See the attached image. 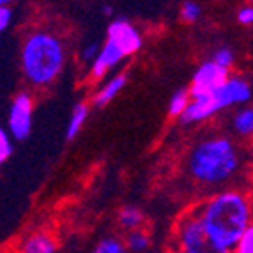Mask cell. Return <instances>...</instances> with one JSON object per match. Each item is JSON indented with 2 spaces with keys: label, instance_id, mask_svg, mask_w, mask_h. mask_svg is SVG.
<instances>
[{
  "label": "cell",
  "instance_id": "277c9868",
  "mask_svg": "<svg viewBox=\"0 0 253 253\" xmlns=\"http://www.w3.org/2000/svg\"><path fill=\"white\" fill-rule=\"evenodd\" d=\"M178 241L181 253H232V250L216 241L202 223L201 216H186L179 225Z\"/></svg>",
  "mask_w": 253,
  "mask_h": 253
},
{
  "label": "cell",
  "instance_id": "7402d4cb",
  "mask_svg": "<svg viewBox=\"0 0 253 253\" xmlns=\"http://www.w3.org/2000/svg\"><path fill=\"white\" fill-rule=\"evenodd\" d=\"M99 51H100L99 42H97V41H90V42H86L83 47H81V60L86 63H91L95 58H97Z\"/></svg>",
  "mask_w": 253,
  "mask_h": 253
},
{
  "label": "cell",
  "instance_id": "ac0fdd59",
  "mask_svg": "<svg viewBox=\"0 0 253 253\" xmlns=\"http://www.w3.org/2000/svg\"><path fill=\"white\" fill-rule=\"evenodd\" d=\"M232 253H253V223H250L248 229L243 232L239 241L232 248Z\"/></svg>",
  "mask_w": 253,
  "mask_h": 253
},
{
  "label": "cell",
  "instance_id": "2e32d148",
  "mask_svg": "<svg viewBox=\"0 0 253 253\" xmlns=\"http://www.w3.org/2000/svg\"><path fill=\"white\" fill-rule=\"evenodd\" d=\"M126 246L132 253H142L146 252L148 246H150V237L139 229L128 230V236H126Z\"/></svg>",
  "mask_w": 253,
  "mask_h": 253
},
{
  "label": "cell",
  "instance_id": "5b68a950",
  "mask_svg": "<svg viewBox=\"0 0 253 253\" xmlns=\"http://www.w3.org/2000/svg\"><path fill=\"white\" fill-rule=\"evenodd\" d=\"M229 79V69L221 67L216 62L210 60L204 62L201 67L195 71L194 78H192V84H190L188 91L192 99H201V97H208L211 95L218 86L225 83Z\"/></svg>",
  "mask_w": 253,
  "mask_h": 253
},
{
  "label": "cell",
  "instance_id": "ffe728a7",
  "mask_svg": "<svg viewBox=\"0 0 253 253\" xmlns=\"http://www.w3.org/2000/svg\"><path fill=\"white\" fill-rule=\"evenodd\" d=\"M12 155V142L9 134L0 126V166L7 162V158Z\"/></svg>",
  "mask_w": 253,
  "mask_h": 253
},
{
  "label": "cell",
  "instance_id": "6da1fadb",
  "mask_svg": "<svg viewBox=\"0 0 253 253\" xmlns=\"http://www.w3.org/2000/svg\"><path fill=\"white\" fill-rule=\"evenodd\" d=\"M199 216L216 241L232 250L252 223V206L243 192L223 190L206 202Z\"/></svg>",
  "mask_w": 253,
  "mask_h": 253
},
{
  "label": "cell",
  "instance_id": "8fae6325",
  "mask_svg": "<svg viewBox=\"0 0 253 253\" xmlns=\"http://www.w3.org/2000/svg\"><path fill=\"white\" fill-rule=\"evenodd\" d=\"M56 245L49 234L46 232H36L27 237L23 243V253H55Z\"/></svg>",
  "mask_w": 253,
  "mask_h": 253
},
{
  "label": "cell",
  "instance_id": "ba28073f",
  "mask_svg": "<svg viewBox=\"0 0 253 253\" xmlns=\"http://www.w3.org/2000/svg\"><path fill=\"white\" fill-rule=\"evenodd\" d=\"M113 42H116L126 56L134 55L141 49L142 46V37L137 32V28L132 23H128L126 20H115L111 21V25L107 27V37Z\"/></svg>",
  "mask_w": 253,
  "mask_h": 253
},
{
  "label": "cell",
  "instance_id": "4316f807",
  "mask_svg": "<svg viewBox=\"0 0 253 253\" xmlns=\"http://www.w3.org/2000/svg\"><path fill=\"white\" fill-rule=\"evenodd\" d=\"M2 5H5V4H4V0H0V7H2Z\"/></svg>",
  "mask_w": 253,
  "mask_h": 253
},
{
  "label": "cell",
  "instance_id": "7c38bea8",
  "mask_svg": "<svg viewBox=\"0 0 253 253\" xmlns=\"http://www.w3.org/2000/svg\"><path fill=\"white\" fill-rule=\"evenodd\" d=\"M88 115H90V107L86 106L84 102H79L74 106L71 113V118H69V123H67V132H65V137L69 141L78 137V134L83 130L84 123L88 120Z\"/></svg>",
  "mask_w": 253,
  "mask_h": 253
},
{
  "label": "cell",
  "instance_id": "9c48e42d",
  "mask_svg": "<svg viewBox=\"0 0 253 253\" xmlns=\"http://www.w3.org/2000/svg\"><path fill=\"white\" fill-rule=\"evenodd\" d=\"M123 58H126L125 51L118 46L116 42H113L111 39H106V42L100 46V51L97 55V58L90 63V76L93 79H100L111 71L115 69Z\"/></svg>",
  "mask_w": 253,
  "mask_h": 253
},
{
  "label": "cell",
  "instance_id": "e0dca14e",
  "mask_svg": "<svg viewBox=\"0 0 253 253\" xmlns=\"http://www.w3.org/2000/svg\"><path fill=\"white\" fill-rule=\"evenodd\" d=\"M190 100V91L188 90H178L176 93L170 97V102H169V115L170 116H181L185 113V109L188 107Z\"/></svg>",
  "mask_w": 253,
  "mask_h": 253
},
{
  "label": "cell",
  "instance_id": "484cf974",
  "mask_svg": "<svg viewBox=\"0 0 253 253\" xmlns=\"http://www.w3.org/2000/svg\"><path fill=\"white\" fill-rule=\"evenodd\" d=\"M9 2H12V0H4V4H5V5H7Z\"/></svg>",
  "mask_w": 253,
  "mask_h": 253
},
{
  "label": "cell",
  "instance_id": "d6986e66",
  "mask_svg": "<svg viewBox=\"0 0 253 253\" xmlns=\"http://www.w3.org/2000/svg\"><path fill=\"white\" fill-rule=\"evenodd\" d=\"M199 18H201V7H199V4H195L192 0L185 2L181 7V20L185 23H195Z\"/></svg>",
  "mask_w": 253,
  "mask_h": 253
},
{
  "label": "cell",
  "instance_id": "52a82bcc",
  "mask_svg": "<svg viewBox=\"0 0 253 253\" xmlns=\"http://www.w3.org/2000/svg\"><path fill=\"white\" fill-rule=\"evenodd\" d=\"M250 99H252V88H250L248 81H245L243 78H229L225 83L211 93V104L216 113L230 106L245 104Z\"/></svg>",
  "mask_w": 253,
  "mask_h": 253
},
{
  "label": "cell",
  "instance_id": "44dd1931",
  "mask_svg": "<svg viewBox=\"0 0 253 253\" xmlns=\"http://www.w3.org/2000/svg\"><path fill=\"white\" fill-rule=\"evenodd\" d=\"M211 60L216 62L218 65H221V67L230 69V65L234 63V53H232V49H229V47H220L218 51H214V55Z\"/></svg>",
  "mask_w": 253,
  "mask_h": 253
},
{
  "label": "cell",
  "instance_id": "7a4b0ae2",
  "mask_svg": "<svg viewBox=\"0 0 253 253\" xmlns=\"http://www.w3.org/2000/svg\"><path fill=\"white\" fill-rule=\"evenodd\" d=\"M241 167V153L229 137L204 139L188 157V172L202 185H223Z\"/></svg>",
  "mask_w": 253,
  "mask_h": 253
},
{
  "label": "cell",
  "instance_id": "603a6c76",
  "mask_svg": "<svg viewBox=\"0 0 253 253\" xmlns=\"http://www.w3.org/2000/svg\"><path fill=\"white\" fill-rule=\"evenodd\" d=\"M237 21L245 27H253V7H243L237 12Z\"/></svg>",
  "mask_w": 253,
  "mask_h": 253
},
{
  "label": "cell",
  "instance_id": "cb8c5ba5",
  "mask_svg": "<svg viewBox=\"0 0 253 253\" xmlns=\"http://www.w3.org/2000/svg\"><path fill=\"white\" fill-rule=\"evenodd\" d=\"M11 20H12L11 9H9L7 5H2V7H0V34H2V32H4L5 28L9 27Z\"/></svg>",
  "mask_w": 253,
  "mask_h": 253
},
{
  "label": "cell",
  "instance_id": "d4e9b609",
  "mask_svg": "<svg viewBox=\"0 0 253 253\" xmlns=\"http://www.w3.org/2000/svg\"><path fill=\"white\" fill-rule=\"evenodd\" d=\"M102 11H104V14H106V16H111V14H113V7H109V5H106V7H104Z\"/></svg>",
  "mask_w": 253,
  "mask_h": 253
},
{
  "label": "cell",
  "instance_id": "3957f363",
  "mask_svg": "<svg viewBox=\"0 0 253 253\" xmlns=\"http://www.w3.org/2000/svg\"><path fill=\"white\" fill-rule=\"evenodd\" d=\"M65 67V46L46 30L32 32L21 47V71L34 86H49Z\"/></svg>",
  "mask_w": 253,
  "mask_h": 253
},
{
  "label": "cell",
  "instance_id": "30bf717a",
  "mask_svg": "<svg viewBox=\"0 0 253 253\" xmlns=\"http://www.w3.org/2000/svg\"><path fill=\"white\" fill-rule=\"evenodd\" d=\"M126 81H128V76H126L125 72L113 76V78H111L109 81H107V83L104 84V86L100 88L97 93H95V97H93L95 106H97V107H104V106H107L111 100H115L116 97H118L120 91L125 88Z\"/></svg>",
  "mask_w": 253,
  "mask_h": 253
},
{
  "label": "cell",
  "instance_id": "8992f818",
  "mask_svg": "<svg viewBox=\"0 0 253 253\" xmlns=\"http://www.w3.org/2000/svg\"><path fill=\"white\" fill-rule=\"evenodd\" d=\"M34 122V100L30 93L21 91L12 99L9 109V132L16 141H23L30 135Z\"/></svg>",
  "mask_w": 253,
  "mask_h": 253
},
{
  "label": "cell",
  "instance_id": "4fadbf2b",
  "mask_svg": "<svg viewBox=\"0 0 253 253\" xmlns=\"http://www.w3.org/2000/svg\"><path fill=\"white\" fill-rule=\"evenodd\" d=\"M232 128L237 135L250 137L253 135V107H243L232 118Z\"/></svg>",
  "mask_w": 253,
  "mask_h": 253
},
{
  "label": "cell",
  "instance_id": "5bb4252c",
  "mask_svg": "<svg viewBox=\"0 0 253 253\" xmlns=\"http://www.w3.org/2000/svg\"><path fill=\"white\" fill-rule=\"evenodd\" d=\"M118 221L120 225L126 230H134V229H139L142 223V213L139 208L135 206H125L122 208L118 213Z\"/></svg>",
  "mask_w": 253,
  "mask_h": 253
},
{
  "label": "cell",
  "instance_id": "9a60e30c",
  "mask_svg": "<svg viewBox=\"0 0 253 253\" xmlns=\"http://www.w3.org/2000/svg\"><path fill=\"white\" fill-rule=\"evenodd\" d=\"M93 253H132L125 243H122L118 237H104L97 243Z\"/></svg>",
  "mask_w": 253,
  "mask_h": 253
}]
</instances>
